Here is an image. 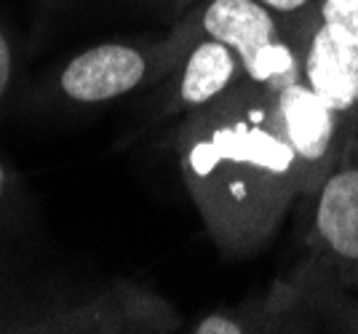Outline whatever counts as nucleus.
<instances>
[{
	"label": "nucleus",
	"instance_id": "nucleus-1",
	"mask_svg": "<svg viewBox=\"0 0 358 334\" xmlns=\"http://www.w3.org/2000/svg\"><path fill=\"white\" fill-rule=\"evenodd\" d=\"M177 150L195 209L230 257L262 252L292 201L305 196L270 83L241 78L209 105L195 107L179 129Z\"/></svg>",
	"mask_w": 358,
	"mask_h": 334
},
{
	"label": "nucleus",
	"instance_id": "nucleus-2",
	"mask_svg": "<svg viewBox=\"0 0 358 334\" xmlns=\"http://www.w3.org/2000/svg\"><path fill=\"white\" fill-rule=\"evenodd\" d=\"M198 22L203 35L236 51L243 78L270 86L299 78L297 51L259 0H209Z\"/></svg>",
	"mask_w": 358,
	"mask_h": 334
},
{
	"label": "nucleus",
	"instance_id": "nucleus-3",
	"mask_svg": "<svg viewBox=\"0 0 358 334\" xmlns=\"http://www.w3.org/2000/svg\"><path fill=\"white\" fill-rule=\"evenodd\" d=\"M275 112L286 142L302 168L305 196L310 198L315 187L324 182L329 168L343 155L356 118L334 112L299 78L275 86Z\"/></svg>",
	"mask_w": 358,
	"mask_h": 334
},
{
	"label": "nucleus",
	"instance_id": "nucleus-4",
	"mask_svg": "<svg viewBox=\"0 0 358 334\" xmlns=\"http://www.w3.org/2000/svg\"><path fill=\"white\" fill-rule=\"evenodd\" d=\"M292 41L299 61V80L315 92L334 112L356 118L358 110V46L337 38L318 19V8L289 27H281Z\"/></svg>",
	"mask_w": 358,
	"mask_h": 334
},
{
	"label": "nucleus",
	"instance_id": "nucleus-5",
	"mask_svg": "<svg viewBox=\"0 0 358 334\" xmlns=\"http://www.w3.org/2000/svg\"><path fill=\"white\" fill-rule=\"evenodd\" d=\"M313 235L331 265L358 270V121L337 164L313 190Z\"/></svg>",
	"mask_w": 358,
	"mask_h": 334
},
{
	"label": "nucleus",
	"instance_id": "nucleus-6",
	"mask_svg": "<svg viewBox=\"0 0 358 334\" xmlns=\"http://www.w3.org/2000/svg\"><path fill=\"white\" fill-rule=\"evenodd\" d=\"M150 75V59L129 43H99L64 64L62 94L78 105H102L139 89Z\"/></svg>",
	"mask_w": 358,
	"mask_h": 334
},
{
	"label": "nucleus",
	"instance_id": "nucleus-7",
	"mask_svg": "<svg viewBox=\"0 0 358 334\" xmlns=\"http://www.w3.org/2000/svg\"><path fill=\"white\" fill-rule=\"evenodd\" d=\"M241 78H243V67L236 51L203 35L185 61L177 96L182 105L203 107L227 92L233 83H238Z\"/></svg>",
	"mask_w": 358,
	"mask_h": 334
},
{
	"label": "nucleus",
	"instance_id": "nucleus-8",
	"mask_svg": "<svg viewBox=\"0 0 358 334\" xmlns=\"http://www.w3.org/2000/svg\"><path fill=\"white\" fill-rule=\"evenodd\" d=\"M318 19L337 38L358 46V0H318Z\"/></svg>",
	"mask_w": 358,
	"mask_h": 334
},
{
	"label": "nucleus",
	"instance_id": "nucleus-9",
	"mask_svg": "<svg viewBox=\"0 0 358 334\" xmlns=\"http://www.w3.org/2000/svg\"><path fill=\"white\" fill-rule=\"evenodd\" d=\"M259 3L281 22V27H289L308 14H313L318 0H259Z\"/></svg>",
	"mask_w": 358,
	"mask_h": 334
},
{
	"label": "nucleus",
	"instance_id": "nucleus-10",
	"mask_svg": "<svg viewBox=\"0 0 358 334\" xmlns=\"http://www.w3.org/2000/svg\"><path fill=\"white\" fill-rule=\"evenodd\" d=\"M195 334H243L246 332V324L227 313H211L206 319H201L195 324Z\"/></svg>",
	"mask_w": 358,
	"mask_h": 334
},
{
	"label": "nucleus",
	"instance_id": "nucleus-11",
	"mask_svg": "<svg viewBox=\"0 0 358 334\" xmlns=\"http://www.w3.org/2000/svg\"><path fill=\"white\" fill-rule=\"evenodd\" d=\"M11 80H14V46L6 30L0 27V99L8 94Z\"/></svg>",
	"mask_w": 358,
	"mask_h": 334
},
{
	"label": "nucleus",
	"instance_id": "nucleus-12",
	"mask_svg": "<svg viewBox=\"0 0 358 334\" xmlns=\"http://www.w3.org/2000/svg\"><path fill=\"white\" fill-rule=\"evenodd\" d=\"M6 190H8V171H6V166L0 164V201H3V196H6Z\"/></svg>",
	"mask_w": 358,
	"mask_h": 334
},
{
	"label": "nucleus",
	"instance_id": "nucleus-13",
	"mask_svg": "<svg viewBox=\"0 0 358 334\" xmlns=\"http://www.w3.org/2000/svg\"><path fill=\"white\" fill-rule=\"evenodd\" d=\"M356 118H358V110H356Z\"/></svg>",
	"mask_w": 358,
	"mask_h": 334
}]
</instances>
